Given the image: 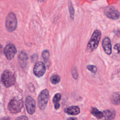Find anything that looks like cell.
Returning a JSON list of instances; mask_svg holds the SVG:
<instances>
[{"mask_svg": "<svg viewBox=\"0 0 120 120\" xmlns=\"http://www.w3.org/2000/svg\"><path fill=\"white\" fill-rule=\"evenodd\" d=\"M101 37V32L98 30H95L88 43L86 50L91 52L95 51L98 47Z\"/></svg>", "mask_w": 120, "mask_h": 120, "instance_id": "obj_1", "label": "cell"}, {"mask_svg": "<svg viewBox=\"0 0 120 120\" xmlns=\"http://www.w3.org/2000/svg\"><path fill=\"white\" fill-rule=\"evenodd\" d=\"M1 82L6 87L12 86L15 82V74L9 70H5L1 75Z\"/></svg>", "mask_w": 120, "mask_h": 120, "instance_id": "obj_2", "label": "cell"}, {"mask_svg": "<svg viewBox=\"0 0 120 120\" xmlns=\"http://www.w3.org/2000/svg\"><path fill=\"white\" fill-rule=\"evenodd\" d=\"M23 106L22 99L19 97L13 98L8 104V109L13 113H16L21 111Z\"/></svg>", "mask_w": 120, "mask_h": 120, "instance_id": "obj_3", "label": "cell"}, {"mask_svg": "<svg viewBox=\"0 0 120 120\" xmlns=\"http://www.w3.org/2000/svg\"><path fill=\"white\" fill-rule=\"evenodd\" d=\"M17 19L15 14L13 12L9 13L7 15L6 22L5 26L9 32H12L14 31L17 27Z\"/></svg>", "mask_w": 120, "mask_h": 120, "instance_id": "obj_4", "label": "cell"}, {"mask_svg": "<svg viewBox=\"0 0 120 120\" xmlns=\"http://www.w3.org/2000/svg\"><path fill=\"white\" fill-rule=\"evenodd\" d=\"M49 98V91L45 89L41 91L38 97V106L40 109L44 110L47 104Z\"/></svg>", "mask_w": 120, "mask_h": 120, "instance_id": "obj_5", "label": "cell"}, {"mask_svg": "<svg viewBox=\"0 0 120 120\" xmlns=\"http://www.w3.org/2000/svg\"><path fill=\"white\" fill-rule=\"evenodd\" d=\"M104 12L108 18L112 20H117L120 16L119 11L112 6L106 7L104 10Z\"/></svg>", "mask_w": 120, "mask_h": 120, "instance_id": "obj_6", "label": "cell"}, {"mask_svg": "<svg viewBox=\"0 0 120 120\" xmlns=\"http://www.w3.org/2000/svg\"><path fill=\"white\" fill-rule=\"evenodd\" d=\"M16 51L15 46L12 44H9L5 46L4 53L8 60H11L15 57Z\"/></svg>", "mask_w": 120, "mask_h": 120, "instance_id": "obj_7", "label": "cell"}, {"mask_svg": "<svg viewBox=\"0 0 120 120\" xmlns=\"http://www.w3.org/2000/svg\"><path fill=\"white\" fill-rule=\"evenodd\" d=\"M46 68L45 64L41 62H37L33 68V73L37 77H41L45 72Z\"/></svg>", "mask_w": 120, "mask_h": 120, "instance_id": "obj_8", "label": "cell"}, {"mask_svg": "<svg viewBox=\"0 0 120 120\" xmlns=\"http://www.w3.org/2000/svg\"><path fill=\"white\" fill-rule=\"evenodd\" d=\"M25 104L28 112L30 114H33L36 110L35 100L31 96H28L25 99Z\"/></svg>", "mask_w": 120, "mask_h": 120, "instance_id": "obj_9", "label": "cell"}, {"mask_svg": "<svg viewBox=\"0 0 120 120\" xmlns=\"http://www.w3.org/2000/svg\"><path fill=\"white\" fill-rule=\"evenodd\" d=\"M102 47L107 55H110L112 52V46L111 40L108 37H105L102 41Z\"/></svg>", "mask_w": 120, "mask_h": 120, "instance_id": "obj_10", "label": "cell"}, {"mask_svg": "<svg viewBox=\"0 0 120 120\" xmlns=\"http://www.w3.org/2000/svg\"><path fill=\"white\" fill-rule=\"evenodd\" d=\"M103 112V120H113L115 117L116 113L113 109L104 110Z\"/></svg>", "mask_w": 120, "mask_h": 120, "instance_id": "obj_11", "label": "cell"}, {"mask_svg": "<svg viewBox=\"0 0 120 120\" xmlns=\"http://www.w3.org/2000/svg\"><path fill=\"white\" fill-rule=\"evenodd\" d=\"M65 112L68 114L72 115H76L80 112V108L78 106H71L67 108L64 110Z\"/></svg>", "mask_w": 120, "mask_h": 120, "instance_id": "obj_12", "label": "cell"}, {"mask_svg": "<svg viewBox=\"0 0 120 120\" xmlns=\"http://www.w3.org/2000/svg\"><path fill=\"white\" fill-rule=\"evenodd\" d=\"M90 112L98 119H101L103 117V112L100 111L96 107H91L90 109Z\"/></svg>", "mask_w": 120, "mask_h": 120, "instance_id": "obj_13", "label": "cell"}, {"mask_svg": "<svg viewBox=\"0 0 120 120\" xmlns=\"http://www.w3.org/2000/svg\"><path fill=\"white\" fill-rule=\"evenodd\" d=\"M110 99L112 104L118 105L120 103V95L117 93H114L111 96Z\"/></svg>", "mask_w": 120, "mask_h": 120, "instance_id": "obj_14", "label": "cell"}, {"mask_svg": "<svg viewBox=\"0 0 120 120\" xmlns=\"http://www.w3.org/2000/svg\"><path fill=\"white\" fill-rule=\"evenodd\" d=\"M61 99V95L59 93L56 94L53 98V102L54 105V107L56 109H58L60 107L59 102Z\"/></svg>", "mask_w": 120, "mask_h": 120, "instance_id": "obj_15", "label": "cell"}, {"mask_svg": "<svg viewBox=\"0 0 120 120\" xmlns=\"http://www.w3.org/2000/svg\"><path fill=\"white\" fill-rule=\"evenodd\" d=\"M68 10H69L70 17L71 19H74L75 17V10L72 2L70 0L68 2Z\"/></svg>", "mask_w": 120, "mask_h": 120, "instance_id": "obj_16", "label": "cell"}, {"mask_svg": "<svg viewBox=\"0 0 120 120\" xmlns=\"http://www.w3.org/2000/svg\"><path fill=\"white\" fill-rule=\"evenodd\" d=\"M50 81L53 84H57L60 81V78L57 75H53L50 77Z\"/></svg>", "mask_w": 120, "mask_h": 120, "instance_id": "obj_17", "label": "cell"}, {"mask_svg": "<svg viewBox=\"0 0 120 120\" xmlns=\"http://www.w3.org/2000/svg\"><path fill=\"white\" fill-rule=\"evenodd\" d=\"M42 57L44 60L46 62H48L49 57V52L48 50H44L42 54Z\"/></svg>", "mask_w": 120, "mask_h": 120, "instance_id": "obj_18", "label": "cell"}, {"mask_svg": "<svg viewBox=\"0 0 120 120\" xmlns=\"http://www.w3.org/2000/svg\"><path fill=\"white\" fill-rule=\"evenodd\" d=\"M18 57H19V59L20 60H21L22 61H26L28 59V56H27V54L26 53V52H23V51L21 52L20 53Z\"/></svg>", "mask_w": 120, "mask_h": 120, "instance_id": "obj_19", "label": "cell"}, {"mask_svg": "<svg viewBox=\"0 0 120 120\" xmlns=\"http://www.w3.org/2000/svg\"><path fill=\"white\" fill-rule=\"evenodd\" d=\"M86 68L88 70L90 71L91 73H94V74H95L97 72V70H98L96 66L93 65H88L86 66Z\"/></svg>", "mask_w": 120, "mask_h": 120, "instance_id": "obj_20", "label": "cell"}, {"mask_svg": "<svg viewBox=\"0 0 120 120\" xmlns=\"http://www.w3.org/2000/svg\"><path fill=\"white\" fill-rule=\"evenodd\" d=\"M71 74H72V75L74 79H77L78 77V74L77 70L76 67L72 68L71 69Z\"/></svg>", "mask_w": 120, "mask_h": 120, "instance_id": "obj_21", "label": "cell"}, {"mask_svg": "<svg viewBox=\"0 0 120 120\" xmlns=\"http://www.w3.org/2000/svg\"><path fill=\"white\" fill-rule=\"evenodd\" d=\"M113 49L118 56H120V44H116L113 47Z\"/></svg>", "mask_w": 120, "mask_h": 120, "instance_id": "obj_22", "label": "cell"}, {"mask_svg": "<svg viewBox=\"0 0 120 120\" xmlns=\"http://www.w3.org/2000/svg\"><path fill=\"white\" fill-rule=\"evenodd\" d=\"M38 60V55L37 54H33L31 56V60L32 62H35Z\"/></svg>", "mask_w": 120, "mask_h": 120, "instance_id": "obj_23", "label": "cell"}, {"mask_svg": "<svg viewBox=\"0 0 120 120\" xmlns=\"http://www.w3.org/2000/svg\"><path fill=\"white\" fill-rule=\"evenodd\" d=\"M16 120H28V119L27 117H26L25 116L22 115V116H19L18 117H17L16 119Z\"/></svg>", "mask_w": 120, "mask_h": 120, "instance_id": "obj_24", "label": "cell"}, {"mask_svg": "<svg viewBox=\"0 0 120 120\" xmlns=\"http://www.w3.org/2000/svg\"><path fill=\"white\" fill-rule=\"evenodd\" d=\"M0 120H12V119L9 117H5L2 118H1Z\"/></svg>", "mask_w": 120, "mask_h": 120, "instance_id": "obj_25", "label": "cell"}, {"mask_svg": "<svg viewBox=\"0 0 120 120\" xmlns=\"http://www.w3.org/2000/svg\"><path fill=\"white\" fill-rule=\"evenodd\" d=\"M67 120H77V119L75 117H70Z\"/></svg>", "mask_w": 120, "mask_h": 120, "instance_id": "obj_26", "label": "cell"}, {"mask_svg": "<svg viewBox=\"0 0 120 120\" xmlns=\"http://www.w3.org/2000/svg\"><path fill=\"white\" fill-rule=\"evenodd\" d=\"M115 34H116L117 36L120 37V31H116L115 32Z\"/></svg>", "mask_w": 120, "mask_h": 120, "instance_id": "obj_27", "label": "cell"}, {"mask_svg": "<svg viewBox=\"0 0 120 120\" xmlns=\"http://www.w3.org/2000/svg\"><path fill=\"white\" fill-rule=\"evenodd\" d=\"M45 0H38V1H40V2H43V1H44Z\"/></svg>", "mask_w": 120, "mask_h": 120, "instance_id": "obj_28", "label": "cell"}, {"mask_svg": "<svg viewBox=\"0 0 120 120\" xmlns=\"http://www.w3.org/2000/svg\"><path fill=\"white\" fill-rule=\"evenodd\" d=\"M92 0V1H94V0Z\"/></svg>", "mask_w": 120, "mask_h": 120, "instance_id": "obj_29", "label": "cell"}]
</instances>
